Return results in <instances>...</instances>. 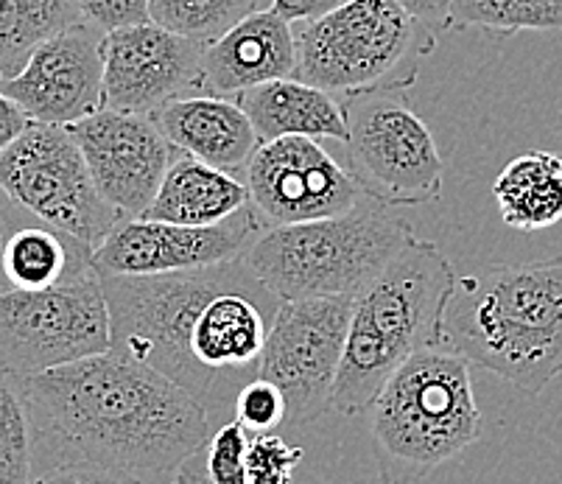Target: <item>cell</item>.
Returning <instances> with one entry per match:
<instances>
[{
	"instance_id": "1",
	"label": "cell",
	"mask_w": 562,
	"mask_h": 484,
	"mask_svg": "<svg viewBox=\"0 0 562 484\" xmlns=\"http://www.w3.org/2000/svg\"><path fill=\"white\" fill-rule=\"evenodd\" d=\"M115 353L191 392L213 429L233 417L235 397L258 379L260 356L283 297L247 261L193 272L121 278L101 274Z\"/></svg>"
},
{
	"instance_id": "2",
	"label": "cell",
	"mask_w": 562,
	"mask_h": 484,
	"mask_svg": "<svg viewBox=\"0 0 562 484\" xmlns=\"http://www.w3.org/2000/svg\"><path fill=\"white\" fill-rule=\"evenodd\" d=\"M25 392L34 431L65 462H101L149 484H171L213 431L191 392L115 350L32 375Z\"/></svg>"
},
{
	"instance_id": "3",
	"label": "cell",
	"mask_w": 562,
	"mask_h": 484,
	"mask_svg": "<svg viewBox=\"0 0 562 484\" xmlns=\"http://www.w3.org/2000/svg\"><path fill=\"white\" fill-rule=\"evenodd\" d=\"M446 330L470 364L540 395L562 373V255L457 278Z\"/></svg>"
},
{
	"instance_id": "4",
	"label": "cell",
	"mask_w": 562,
	"mask_h": 484,
	"mask_svg": "<svg viewBox=\"0 0 562 484\" xmlns=\"http://www.w3.org/2000/svg\"><path fill=\"white\" fill-rule=\"evenodd\" d=\"M457 278L437 244L414 236L356 294L330 409L364 415L403 361L423 350L448 348L446 314Z\"/></svg>"
},
{
	"instance_id": "5",
	"label": "cell",
	"mask_w": 562,
	"mask_h": 484,
	"mask_svg": "<svg viewBox=\"0 0 562 484\" xmlns=\"http://www.w3.org/2000/svg\"><path fill=\"white\" fill-rule=\"evenodd\" d=\"M367 412L381 484L423 482L484 431L470 361L451 348L403 361Z\"/></svg>"
},
{
	"instance_id": "6",
	"label": "cell",
	"mask_w": 562,
	"mask_h": 484,
	"mask_svg": "<svg viewBox=\"0 0 562 484\" xmlns=\"http://www.w3.org/2000/svg\"><path fill=\"white\" fill-rule=\"evenodd\" d=\"M412 238L406 218L364 193L341 216L266 227L244 261L283 300L356 297Z\"/></svg>"
},
{
	"instance_id": "7",
	"label": "cell",
	"mask_w": 562,
	"mask_h": 484,
	"mask_svg": "<svg viewBox=\"0 0 562 484\" xmlns=\"http://www.w3.org/2000/svg\"><path fill=\"white\" fill-rule=\"evenodd\" d=\"M437 48V34L401 0H347L300 25L297 79L341 99L412 88L417 65Z\"/></svg>"
},
{
	"instance_id": "8",
	"label": "cell",
	"mask_w": 562,
	"mask_h": 484,
	"mask_svg": "<svg viewBox=\"0 0 562 484\" xmlns=\"http://www.w3.org/2000/svg\"><path fill=\"white\" fill-rule=\"evenodd\" d=\"M0 193L25 216L65 233L90 252L124 218L99 191L68 126L32 121L0 155Z\"/></svg>"
},
{
	"instance_id": "9",
	"label": "cell",
	"mask_w": 562,
	"mask_h": 484,
	"mask_svg": "<svg viewBox=\"0 0 562 484\" xmlns=\"http://www.w3.org/2000/svg\"><path fill=\"white\" fill-rule=\"evenodd\" d=\"M347 160L361 191L381 205H428L442 196L446 162L406 88L345 99Z\"/></svg>"
},
{
	"instance_id": "10",
	"label": "cell",
	"mask_w": 562,
	"mask_h": 484,
	"mask_svg": "<svg viewBox=\"0 0 562 484\" xmlns=\"http://www.w3.org/2000/svg\"><path fill=\"white\" fill-rule=\"evenodd\" d=\"M112 348L110 308L93 267L50 289L0 292V367L20 379Z\"/></svg>"
},
{
	"instance_id": "11",
	"label": "cell",
	"mask_w": 562,
	"mask_h": 484,
	"mask_svg": "<svg viewBox=\"0 0 562 484\" xmlns=\"http://www.w3.org/2000/svg\"><path fill=\"white\" fill-rule=\"evenodd\" d=\"M356 297L283 300L260 356L258 375L285 397V423L308 426L330 412Z\"/></svg>"
},
{
	"instance_id": "12",
	"label": "cell",
	"mask_w": 562,
	"mask_h": 484,
	"mask_svg": "<svg viewBox=\"0 0 562 484\" xmlns=\"http://www.w3.org/2000/svg\"><path fill=\"white\" fill-rule=\"evenodd\" d=\"M249 205L263 227L319 222L359 205L364 191L314 137L260 144L247 166Z\"/></svg>"
},
{
	"instance_id": "13",
	"label": "cell",
	"mask_w": 562,
	"mask_h": 484,
	"mask_svg": "<svg viewBox=\"0 0 562 484\" xmlns=\"http://www.w3.org/2000/svg\"><path fill=\"white\" fill-rule=\"evenodd\" d=\"M263 230L252 205L204 227L155 222L146 216L121 218L93 252V269L99 274L143 278L218 267L241 258Z\"/></svg>"
},
{
	"instance_id": "14",
	"label": "cell",
	"mask_w": 562,
	"mask_h": 484,
	"mask_svg": "<svg viewBox=\"0 0 562 484\" xmlns=\"http://www.w3.org/2000/svg\"><path fill=\"white\" fill-rule=\"evenodd\" d=\"M0 93L12 99L34 124L74 126L104 110V34L76 23L45 40L25 68L0 79Z\"/></svg>"
},
{
	"instance_id": "15",
	"label": "cell",
	"mask_w": 562,
	"mask_h": 484,
	"mask_svg": "<svg viewBox=\"0 0 562 484\" xmlns=\"http://www.w3.org/2000/svg\"><path fill=\"white\" fill-rule=\"evenodd\" d=\"M68 130L99 191L124 218L146 213L173 157L180 155L151 115L101 110Z\"/></svg>"
},
{
	"instance_id": "16",
	"label": "cell",
	"mask_w": 562,
	"mask_h": 484,
	"mask_svg": "<svg viewBox=\"0 0 562 484\" xmlns=\"http://www.w3.org/2000/svg\"><path fill=\"white\" fill-rule=\"evenodd\" d=\"M204 45L157 23L104 34V110L151 115L199 90Z\"/></svg>"
},
{
	"instance_id": "17",
	"label": "cell",
	"mask_w": 562,
	"mask_h": 484,
	"mask_svg": "<svg viewBox=\"0 0 562 484\" xmlns=\"http://www.w3.org/2000/svg\"><path fill=\"white\" fill-rule=\"evenodd\" d=\"M278 79H297V32L274 9H258L204 45L199 90L218 99H238L247 90Z\"/></svg>"
},
{
	"instance_id": "18",
	"label": "cell",
	"mask_w": 562,
	"mask_h": 484,
	"mask_svg": "<svg viewBox=\"0 0 562 484\" xmlns=\"http://www.w3.org/2000/svg\"><path fill=\"white\" fill-rule=\"evenodd\" d=\"M151 119L173 149L229 175L247 168L260 146L252 121L235 99L186 95L151 112Z\"/></svg>"
},
{
	"instance_id": "19",
	"label": "cell",
	"mask_w": 562,
	"mask_h": 484,
	"mask_svg": "<svg viewBox=\"0 0 562 484\" xmlns=\"http://www.w3.org/2000/svg\"><path fill=\"white\" fill-rule=\"evenodd\" d=\"M235 101L252 121L260 144L280 137H330L339 144L347 140L345 104H339L328 90L314 88L303 79L266 81Z\"/></svg>"
},
{
	"instance_id": "20",
	"label": "cell",
	"mask_w": 562,
	"mask_h": 484,
	"mask_svg": "<svg viewBox=\"0 0 562 484\" xmlns=\"http://www.w3.org/2000/svg\"><path fill=\"white\" fill-rule=\"evenodd\" d=\"M244 207H249L247 182L180 151L143 216L155 222L204 227V224L224 222L241 213Z\"/></svg>"
},
{
	"instance_id": "21",
	"label": "cell",
	"mask_w": 562,
	"mask_h": 484,
	"mask_svg": "<svg viewBox=\"0 0 562 484\" xmlns=\"http://www.w3.org/2000/svg\"><path fill=\"white\" fill-rule=\"evenodd\" d=\"M501 222L520 233H538L562 222V157L531 149L513 157L493 182Z\"/></svg>"
},
{
	"instance_id": "22",
	"label": "cell",
	"mask_w": 562,
	"mask_h": 484,
	"mask_svg": "<svg viewBox=\"0 0 562 484\" xmlns=\"http://www.w3.org/2000/svg\"><path fill=\"white\" fill-rule=\"evenodd\" d=\"M93 267V252L65 233L37 222L18 224L0 244V274L12 289H50Z\"/></svg>"
},
{
	"instance_id": "23",
	"label": "cell",
	"mask_w": 562,
	"mask_h": 484,
	"mask_svg": "<svg viewBox=\"0 0 562 484\" xmlns=\"http://www.w3.org/2000/svg\"><path fill=\"white\" fill-rule=\"evenodd\" d=\"M76 23V0H0V79L18 76L45 40Z\"/></svg>"
},
{
	"instance_id": "24",
	"label": "cell",
	"mask_w": 562,
	"mask_h": 484,
	"mask_svg": "<svg viewBox=\"0 0 562 484\" xmlns=\"http://www.w3.org/2000/svg\"><path fill=\"white\" fill-rule=\"evenodd\" d=\"M32 404L25 379L0 367V484H29L34 479Z\"/></svg>"
},
{
	"instance_id": "25",
	"label": "cell",
	"mask_w": 562,
	"mask_h": 484,
	"mask_svg": "<svg viewBox=\"0 0 562 484\" xmlns=\"http://www.w3.org/2000/svg\"><path fill=\"white\" fill-rule=\"evenodd\" d=\"M451 29H484L498 37L562 29V0H457Z\"/></svg>"
},
{
	"instance_id": "26",
	"label": "cell",
	"mask_w": 562,
	"mask_h": 484,
	"mask_svg": "<svg viewBox=\"0 0 562 484\" xmlns=\"http://www.w3.org/2000/svg\"><path fill=\"white\" fill-rule=\"evenodd\" d=\"M249 431L229 417L177 468L171 484H247Z\"/></svg>"
},
{
	"instance_id": "27",
	"label": "cell",
	"mask_w": 562,
	"mask_h": 484,
	"mask_svg": "<svg viewBox=\"0 0 562 484\" xmlns=\"http://www.w3.org/2000/svg\"><path fill=\"white\" fill-rule=\"evenodd\" d=\"M258 9L260 0H151V23L207 45Z\"/></svg>"
},
{
	"instance_id": "28",
	"label": "cell",
	"mask_w": 562,
	"mask_h": 484,
	"mask_svg": "<svg viewBox=\"0 0 562 484\" xmlns=\"http://www.w3.org/2000/svg\"><path fill=\"white\" fill-rule=\"evenodd\" d=\"M300 462L303 448L285 442L278 431L252 435L247 448V484H291Z\"/></svg>"
},
{
	"instance_id": "29",
	"label": "cell",
	"mask_w": 562,
	"mask_h": 484,
	"mask_svg": "<svg viewBox=\"0 0 562 484\" xmlns=\"http://www.w3.org/2000/svg\"><path fill=\"white\" fill-rule=\"evenodd\" d=\"M285 397L272 381L252 379L249 384L241 386L238 397H235L233 417L241 423L249 435H263V431H274L280 423H285Z\"/></svg>"
},
{
	"instance_id": "30",
	"label": "cell",
	"mask_w": 562,
	"mask_h": 484,
	"mask_svg": "<svg viewBox=\"0 0 562 484\" xmlns=\"http://www.w3.org/2000/svg\"><path fill=\"white\" fill-rule=\"evenodd\" d=\"M81 20L101 34L151 23V0H76Z\"/></svg>"
},
{
	"instance_id": "31",
	"label": "cell",
	"mask_w": 562,
	"mask_h": 484,
	"mask_svg": "<svg viewBox=\"0 0 562 484\" xmlns=\"http://www.w3.org/2000/svg\"><path fill=\"white\" fill-rule=\"evenodd\" d=\"M29 484H149L121 468L101 465L90 460H68L50 468L43 476H34Z\"/></svg>"
},
{
	"instance_id": "32",
	"label": "cell",
	"mask_w": 562,
	"mask_h": 484,
	"mask_svg": "<svg viewBox=\"0 0 562 484\" xmlns=\"http://www.w3.org/2000/svg\"><path fill=\"white\" fill-rule=\"evenodd\" d=\"M347 0H272V9L289 23H311L345 7Z\"/></svg>"
},
{
	"instance_id": "33",
	"label": "cell",
	"mask_w": 562,
	"mask_h": 484,
	"mask_svg": "<svg viewBox=\"0 0 562 484\" xmlns=\"http://www.w3.org/2000/svg\"><path fill=\"white\" fill-rule=\"evenodd\" d=\"M414 18L426 23L434 34L451 32V12L457 0H401Z\"/></svg>"
},
{
	"instance_id": "34",
	"label": "cell",
	"mask_w": 562,
	"mask_h": 484,
	"mask_svg": "<svg viewBox=\"0 0 562 484\" xmlns=\"http://www.w3.org/2000/svg\"><path fill=\"white\" fill-rule=\"evenodd\" d=\"M29 124H32L29 115H25L12 99H7V95L0 93V155L29 130Z\"/></svg>"
}]
</instances>
